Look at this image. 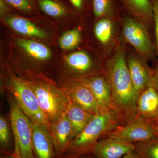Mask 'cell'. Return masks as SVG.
Wrapping results in <instances>:
<instances>
[{
    "mask_svg": "<svg viewBox=\"0 0 158 158\" xmlns=\"http://www.w3.org/2000/svg\"><path fill=\"white\" fill-rule=\"evenodd\" d=\"M105 74L112 95V109L121 125L136 115V92L128 68L124 49H118L106 63Z\"/></svg>",
    "mask_w": 158,
    "mask_h": 158,
    "instance_id": "cell-1",
    "label": "cell"
},
{
    "mask_svg": "<svg viewBox=\"0 0 158 158\" xmlns=\"http://www.w3.org/2000/svg\"><path fill=\"white\" fill-rule=\"evenodd\" d=\"M121 125L113 110H106L97 114L75 136L62 158L91 154L98 141Z\"/></svg>",
    "mask_w": 158,
    "mask_h": 158,
    "instance_id": "cell-2",
    "label": "cell"
},
{
    "mask_svg": "<svg viewBox=\"0 0 158 158\" xmlns=\"http://www.w3.org/2000/svg\"><path fill=\"white\" fill-rule=\"evenodd\" d=\"M26 79L34 92L40 107L50 123H56L61 118L71 99L62 88L40 76Z\"/></svg>",
    "mask_w": 158,
    "mask_h": 158,
    "instance_id": "cell-3",
    "label": "cell"
},
{
    "mask_svg": "<svg viewBox=\"0 0 158 158\" xmlns=\"http://www.w3.org/2000/svg\"><path fill=\"white\" fill-rule=\"evenodd\" d=\"M5 87L31 122L42 126L51 135L50 123L40 107L27 80L9 72L6 76Z\"/></svg>",
    "mask_w": 158,
    "mask_h": 158,
    "instance_id": "cell-4",
    "label": "cell"
},
{
    "mask_svg": "<svg viewBox=\"0 0 158 158\" xmlns=\"http://www.w3.org/2000/svg\"><path fill=\"white\" fill-rule=\"evenodd\" d=\"M8 101L14 137L12 155L16 158H35L32 144V123L12 95L8 96Z\"/></svg>",
    "mask_w": 158,
    "mask_h": 158,
    "instance_id": "cell-5",
    "label": "cell"
},
{
    "mask_svg": "<svg viewBox=\"0 0 158 158\" xmlns=\"http://www.w3.org/2000/svg\"><path fill=\"white\" fill-rule=\"evenodd\" d=\"M123 34L126 41L145 58H151L154 52L152 41L145 26L131 16L124 18Z\"/></svg>",
    "mask_w": 158,
    "mask_h": 158,
    "instance_id": "cell-6",
    "label": "cell"
},
{
    "mask_svg": "<svg viewBox=\"0 0 158 158\" xmlns=\"http://www.w3.org/2000/svg\"><path fill=\"white\" fill-rule=\"evenodd\" d=\"M119 138L133 144L156 138L150 120L136 115L128 122L118 127L105 137Z\"/></svg>",
    "mask_w": 158,
    "mask_h": 158,
    "instance_id": "cell-7",
    "label": "cell"
},
{
    "mask_svg": "<svg viewBox=\"0 0 158 158\" xmlns=\"http://www.w3.org/2000/svg\"><path fill=\"white\" fill-rule=\"evenodd\" d=\"M61 88L73 101L94 115L106 111L99 106L89 89L78 81L73 79L66 80L62 83Z\"/></svg>",
    "mask_w": 158,
    "mask_h": 158,
    "instance_id": "cell-8",
    "label": "cell"
},
{
    "mask_svg": "<svg viewBox=\"0 0 158 158\" xmlns=\"http://www.w3.org/2000/svg\"><path fill=\"white\" fill-rule=\"evenodd\" d=\"M51 135L57 157H62L75 137L73 127L65 113L56 123L51 124Z\"/></svg>",
    "mask_w": 158,
    "mask_h": 158,
    "instance_id": "cell-9",
    "label": "cell"
},
{
    "mask_svg": "<svg viewBox=\"0 0 158 158\" xmlns=\"http://www.w3.org/2000/svg\"><path fill=\"white\" fill-rule=\"evenodd\" d=\"M135 149L134 144L119 138L107 137L98 141L91 154L96 158H121Z\"/></svg>",
    "mask_w": 158,
    "mask_h": 158,
    "instance_id": "cell-10",
    "label": "cell"
},
{
    "mask_svg": "<svg viewBox=\"0 0 158 158\" xmlns=\"http://www.w3.org/2000/svg\"><path fill=\"white\" fill-rule=\"evenodd\" d=\"M130 76L138 96L146 88L153 87L152 69L139 57L131 54L127 58Z\"/></svg>",
    "mask_w": 158,
    "mask_h": 158,
    "instance_id": "cell-11",
    "label": "cell"
},
{
    "mask_svg": "<svg viewBox=\"0 0 158 158\" xmlns=\"http://www.w3.org/2000/svg\"><path fill=\"white\" fill-rule=\"evenodd\" d=\"M77 81L81 82L89 89L102 110H112L111 88L105 74L93 76Z\"/></svg>",
    "mask_w": 158,
    "mask_h": 158,
    "instance_id": "cell-12",
    "label": "cell"
},
{
    "mask_svg": "<svg viewBox=\"0 0 158 158\" xmlns=\"http://www.w3.org/2000/svg\"><path fill=\"white\" fill-rule=\"evenodd\" d=\"M32 144L35 158H58L52 136L45 128L32 123Z\"/></svg>",
    "mask_w": 158,
    "mask_h": 158,
    "instance_id": "cell-13",
    "label": "cell"
},
{
    "mask_svg": "<svg viewBox=\"0 0 158 158\" xmlns=\"http://www.w3.org/2000/svg\"><path fill=\"white\" fill-rule=\"evenodd\" d=\"M65 62L70 70L78 76L75 80L103 74L94 70V65L90 56L84 51L74 52L65 57Z\"/></svg>",
    "mask_w": 158,
    "mask_h": 158,
    "instance_id": "cell-14",
    "label": "cell"
},
{
    "mask_svg": "<svg viewBox=\"0 0 158 158\" xmlns=\"http://www.w3.org/2000/svg\"><path fill=\"white\" fill-rule=\"evenodd\" d=\"M136 115L150 121L158 117V93L153 87L146 88L138 95Z\"/></svg>",
    "mask_w": 158,
    "mask_h": 158,
    "instance_id": "cell-15",
    "label": "cell"
},
{
    "mask_svg": "<svg viewBox=\"0 0 158 158\" xmlns=\"http://www.w3.org/2000/svg\"><path fill=\"white\" fill-rule=\"evenodd\" d=\"M124 9L143 25L154 23L153 10L151 0H119Z\"/></svg>",
    "mask_w": 158,
    "mask_h": 158,
    "instance_id": "cell-16",
    "label": "cell"
},
{
    "mask_svg": "<svg viewBox=\"0 0 158 158\" xmlns=\"http://www.w3.org/2000/svg\"><path fill=\"white\" fill-rule=\"evenodd\" d=\"M5 16L6 22L15 32L20 34L42 39L46 37L47 34L44 31L25 18L9 14Z\"/></svg>",
    "mask_w": 158,
    "mask_h": 158,
    "instance_id": "cell-17",
    "label": "cell"
},
{
    "mask_svg": "<svg viewBox=\"0 0 158 158\" xmlns=\"http://www.w3.org/2000/svg\"><path fill=\"white\" fill-rule=\"evenodd\" d=\"M65 114L73 127L75 136L95 116L72 100Z\"/></svg>",
    "mask_w": 158,
    "mask_h": 158,
    "instance_id": "cell-18",
    "label": "cell"
},
{
    "mask_svg": "<svg viewBox=\"0 0 158 158\" xmlns=\"http://www.w3.org/2000/svg\"><path fill=\"white\" fill-rule=\"evenodd\" d=\"M16 41L21 48L36 60L44 61L51 58L50 50L40 43L21 38H16Z\"/></svg>",
    "mask_w": 158,
    "mask_h": 158,
    "instance_id": "cell-19",
    "label": "cell"
},
{
    "mask_svg": "<svg viewBox=\"0 0 158 158\" xmlns=\"http://www.w3.org/2000/svg\"><path fill=\"white\" fill-rule=\"evenodd\" d=\"M40 9L53 18H62L70 14L67 6L57 0H34Z\"/></svg>",
    "mask_w": 158,
    "mask_h": 158,
    "instance_id": "cell-20",
    "label": "cell"
},
{
    "mask_svg": "<svg viewBox=\"0 0 158 158\" xmlns=\"http://www.w3.org/2000/svg\"><path fill=\"white\" fill-rule=\"evenodd\" d=\"M112 16L100 19L94 27V33L97 39L103 44H106L113 37V25Z\"/></svg>",
    "mask_w": 158,
    "mask_h": 158,
    "instance_id": "cell-21",
    "label": "cell"
},
{
    "mask_svg": "<svg viewBox=\"0 0 158 158\" xmlns=\"http://www.w3.org/2000/svg\"><path fill=\"white\" fill-rule=\"evenodd\" d=\"M135 145V151L140 158H158V137Z\"/></svg>",
    "mask_w": 158,
    "mask_h": 158,
    "instance_id": "cell-22",
    "label": "cell"
},
{
    "mask_svg": "<svg viewBox=\"0 0 158 158\" xmlns=\"http://www.w3.org/2000/svg\"><path fill=\"white\" fill-rule=\"evenodd\" d=\"M92 11L97 19L112 16L114 14L113 0H93Z\"/></svg>",
    "mask_w": 158,
    "mask_h": 158,
    "instance_id": "cell-23",
    "label": "cell"
},
{
    "mask_svg": "<svg viewBox=\"0 0 158 158\" xmlns=\"http://www.w3.org/2000/svg\"><path fill=\"white\" fill-rule=\"evenodd\" d=\"M81 40V34L78 29L67 31L59 40V45L62 49L71 50L78 46Z\"/></svg>",
    "mask_w": 158,
    "mask_h": 158,
    "instance_id": "cell-24",
    "label": "cell"
},
{
    "mask_svg": "<svg viewBox=\"0 0 158 158\" xmlns=\"http://www.w3.org/2000/svg\"><path fill=\"white\" fill-rule=\"evenodd\" d=\"M11 8L27 14L37 12L36 2L34 0H4Z\"/></svg>",
    "mask_w": 158,
    "mask_h": 158,
    "instance_id": "cell-25",
    "label": "cell"
},
{
    "mask_svg": "<svg viewBox=\"0 0 158 158\" xmlns=\"http://www.w3.org/2000/svg\"><path fill=\"white\" fill-rule=\"evenodd\" d=\"M11 143V136L8 123L6 118L0 117V144L1 149L6 151L9 149Z\"/></svg>",
    "mask_w": 158,
    "mask_h": 158,
    "instance_id": "cell-26",
    "label": "cell"
},
{
    "mask_svg": "<svg viewBox=\"0 0 158 158\" xmlns=\"http://www.w3.org/2000/svg\"><path fill=\"white\" fill-rule=\"evenodd\" d=\"M75 10L82 12L88 9L89 4L92 6L93 0H69Z\"/></svg>",
    "mask_w": 158,
    "mask_h": 158,
    "instance_id": "cell-27",
    "label": "cell"
},
{
    "mask_svg": "<svg viewBox=\"0 0 158 158\" xmlns=\"http://www.w3.org/2000/svg\"><path fill=\"white\" fill-rule=\"evenodd\" d=\"M153 10V20L155 26V32L156 46L158 56V0H151Z\"/></svg>",
    "mask_w": 158,
    "mask_h": 158,
    "instance_id": "cell-28",
    "label": "cell"
},
{
    "mask_svg": "<svg viewBox=\"0 0 158 158\" xmlns=\"http://www.w3.org/2000/svg\"><path fill=\"white\" fill-rule=\"evenodd\" d=\"M10 7H11V6H9L4 0H0V11L1 15L3 16L9 14L8 12L11 11Z\"/></svg>",
    "mask_w": 158,
    "mask_h": 158,
    "instance_id": "cell-29",
    "label": "cell"
},
{
    "mask_svg": "<svg viewBox=\"0 0 158 158\" xmlns=\"http://www.w3.org/2000/svg\"><path fill=\"white\" fill-rule=\"evenodd\" d=\"M152 81L153 88L158 93V65L152 70Z\"/></svg>",
    "mask_w": 158,
    "mask_h": 158,
    "instance_id": "cell-30",
    "label": "cell"
},
{
    "mask_svg": "<svg viewBox=\"0 0 158 158\" xmlns=\"http://www.w3.org/2000/svg\"><path fill=\"white\" fill-rule=\"evenodd\" d=\"M121 158H140L135 151L128 153Z\"/></svg>",
    "mask_w": 158,
    "mask_h": 158,
    "instance_id": "cell-31",
    "label": "cell"
},
{
    "mask_svg": "<svg viewBox=\"0 0 158 158\" xmlns=\"http://www.w3.org/2000/svg\"><path fill=\"white\" fill-rule=\"evenodd\" d=\"M151 123H152L153 130L155 135L156 137L158 138V122L153 123L151 122Z\"/></svg>",
    "mask_w": 158,
    "mask_h": 158,
    "instance_id": "cell-32",
    "label": "cell"
},
{
    "mask_svg": "<svg viewBox=\"0 0 158 158\" xmlns=\"http://www.w3.org/2000/svg\"><path fill=\"white\" fill-rule=\"evenodd\" d=\"M61 158H96L92 154H89L85 155L80 156L77 157H63Z\"/></svg>",
    "mask_w": 158,
    "mask_h": 158,
    "instance_id": "cell-33",
    "label": "cell"
},
{
    "mask_svg": "<svg viewBox=\"0 0 158 158\" xmlns=\"http://www.w3.org/2000/svg\"><path fill=\"white\" fill-rule=\"evenodd\" d=\"M1 158H16L12 155L11 153H5V155L1 157Z\"/></svg>",
    "mask_w": 158,
    "mask_h": 158,
    "instance_id": "cell-34",
    "label": "cell"
},
{
    "mask_svg": "<svg viewBox=\"0 0 158 158\" xmlns=\"http://www.w3.org/2000/svg\"><path fill=\"white\" fill-rule=\"evenodd\" d=\"M150 121L153 123L158 122V117H157L155 119H154V120H152V121Z\"/></svg>",
    "mask_w": 158,
    "mask_h": 158,
    "instance_id": "cell-35",
    "label": "cell"
}]
</instances>
